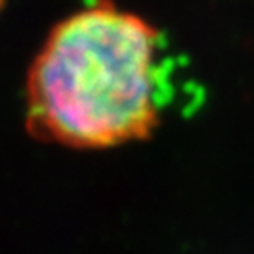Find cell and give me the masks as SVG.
Here are the masks:
<instances>
[{"label": "cell", "mask_w": 254, "mask_h": 254, "mask_svg": "<svg viewBox=\"0 0 254 254\" xmlns=\"http://www.w3.org/2000/svg\"><path fill=\"white\" fill-rule=\"evenodd\" d=\"M32 124L80 148L144 136L162 102L160 36L140 16L94 4L60 22L36 56Z\"/></svg>", "instance_id": "obj_1"}]
</instances>
